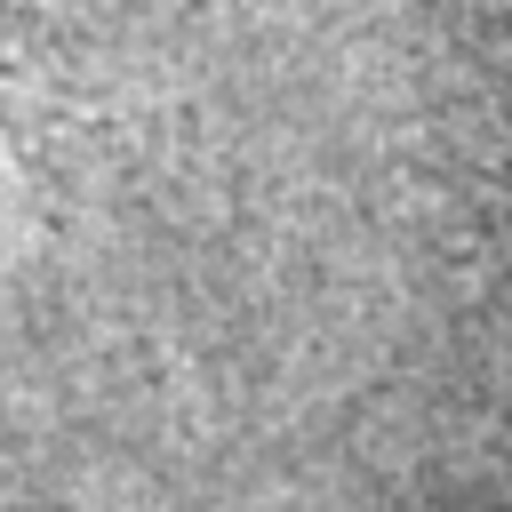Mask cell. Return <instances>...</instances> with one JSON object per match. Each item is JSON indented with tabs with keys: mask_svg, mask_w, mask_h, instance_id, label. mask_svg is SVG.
Returning <instances> with one entry per match:
<instances>
[{
	"mask_svg": "<svg viewBox=\"0 0 512 512\" xmlns=\"http://www.w3.org/2000/svg\"><path fill=\"white\" fill-rule=\"evenodd\" d=\"M456 8H464V48H472V64L488 72L496 104L512 112V0H456Z\"/></svg>",
	"mask_w": 512,
	"mask_h": 512,
	"instance_id": "1",
	"label": "cell"
}]
</instances>
